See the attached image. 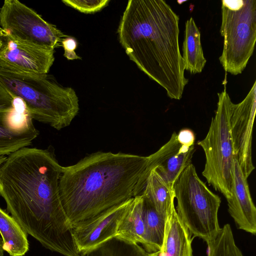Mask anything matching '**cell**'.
<instances>
[{
  "mask_svg": "<svg viewBox=\"0 0 256 256\" xmlns=\"http://www.w3.org/2000/svg\"><path fill=\"white\" fill-rule=\"evenodd\" d=\"M78 44L76 40L72 36H68L62 40V46L64 50V56L68 60L82 59L75 52V50Z\"/></svg>",
  "mask_w": 256,
  "mask_h": 256,
  "instance_id": "obj_24",
  "label": "cell"
},
{
  "mask_svg": "<svg viewBox=\"0 0 256 256\" xmlns=\"http://www.w3.org/2000/svg\"><path fill=\"white\" fill-rule=\"evenodd\" d=\"M4 251L2 240V238H0V256H4Z\"/></svg>",
  "mask_w": 256,
  "mask_h": 256,
  "instance_id": "obj_27",
  "label": "cell"
},
{
  "mask_svg": "<svg viewBox=\"0 0 256 256\" xmlns=\"http://www.w3.org/2000/svg\"><path fill=\"white\" fill-rule=\"evenodd\" d=\"M0 27L22 42L54 49L68 36L44 20L31 8L18 0H5L0 9Z\"/></svg>",
  "mask_w": 256,
  "mask_h": 256,
  "instance_id": "obj_8",
  "label": "cell"
},
{
  "mask_svg": "<svg viewBox=\"0 0 256 256\" xmlns=\"http://www.w3.org/2000/svg\"><path fill=\"white\" fill-rule=\"evenodd\" d=\"M62 170L50 148H22L0 166V196L24 231L46 248L64 256H80L60 199Z\"/></svg>",
  "mask_w": 256,
  "mask_h": 256,
  "instance_id": "obj_1",
  "label": "cell"
},
{
  "mask_svg": "<svg viewBox=\"0 0 256 256\" xmlns=\"http://www.w3.org/2000/svg\"><path fill=\"white\" fill-rule=\"evenodd\" d=\"M14 98V108L0 112V156L28 147L39 134L24 102Z\"/></svg>",
  "mask_w": 256,
  "mask_h": 256,
  "instance_id": "obj_12",
  "label": "cell"
},
{
  "mask_svg": "<svg viewBox=\"0 0 256 256\" xmlns=\"http://www.w3.org/2000/svg\"><path fill=\"white\" fill-rule=\"evenodd\" d=\"M177 140L181 145L190 148L194 145L196 136L192 130L183 128L177 134Z\"/></svg>",
  "mask_w": 256,
  "mask_h": 256,
  "instance_id": "obj_26",
  "label": "cell"
},
{
  "mask_svg": "<svg viewBox=\"0 0 256 256\" xmlns=\"http://www.w3.org/2000/svg\"><path fill=\"white\" fill-rule=\"evenodd\" d=\"M174 190L176 210L190 232L206 244L212 241L221 228L218 220L220 196L201 180L192 164L175 182Z\"/></svg>",
  "mask_w": 256,
  "mask_h": 256,
  "instance_id": "obj_5",
  "label": "cell"
},
{
  "mask_svg": "<svg viewBox=\"0 0 256 256\" xmlns=\"http://www.w3.org/2000/svg\"><path fill=\"white\" fill-rule=\"evenodd\" d=\"M179 20L164 0H130L118 29L130 59L177 100L188 82L180 50Z\"/></svg>",
  "mask_w": 256,
  "mask_h": 256,
  "instance_id": "obj_2",
  "label": "cell"
},
{
  "mask_svg": "<svg viewBox=\"0 0 256 256\" xmlns=\"http://www.w3.org/2000/svg\"><path fill=\"white\" fill-rule=\"evenodd\" d=\"M133 198L72 226L74 242L80 254L116 236L119 224Z\"/></svg>",
  "mask_w": 256,
  "mask_h": 256,
  "instance_id": "obj_11",
  "label": "cell"
},
{
  "mask_svg": "<svg viewBox=\"0 0 256 256\" xmlns=\"http://www.w3.org/2000/svg\"><path fill=\"white\" fill-rule=\"evenodd\" d=\"M192 236L174 208L166 218L161 248L150 256H193Z\"/></svg>",
  "mask_w": 256,
  "mask_h": 256,
  "instance_id": "obj_15",
  "label": "cell"
},
{
  "mask_svg": "<svg viewBox=\"0 0 256 256\" xmlns=\"http://www.w3.org/2000/svg\"><path fill=\"white\" fill-rule=\"evenodd\" d=\"M182 50L185 70L193 74L200 73L206 60L202 46L200 32L192 17L186 22Z\"/></svg>",
  "mask_w": 256,
  "mask_h": 256,
  "instance_id": "obj_18",
  "label": "cell"
},
{
  "mask_svg": "<svg viewBox=\"0 0 256 256\" xmlns=\"http://www.w3.org/2000/svg\"><path fill=\"white\" fill-rule=\"evenodd\" d=\"M6 156H0V166L4 163V162L6 160Z\"/></svg>",
  "mask_w": 256,
  "mask_h": 256,
  "instance_id": "obj_28",
  "label": "cell"
},
{
  "mask_svg": "<svg viewBox=\"0 0 256 256\" xmlns=\"http://www.w3.org/2000/svg\"><path fill=\"white\" fill-rule=\"evenodd\" d=\"M0 234L3 248L11 256H22L29 249L26 233L12 216L0 207Z\"/></svg>",
  "mask_w": 256,
  "mask_h": 256,
  "instance_id": "obj_19",
  "label": "cell"
},
{
  "mask_svg": "<svg viewBox=\"0 0 256 256\" xmlns=\"http://www.w3.org/2000/svg\"><path fill=\"white\" fill-rule=\"evenodd\" d=\"M144 197V214L147 242L144 250L148 254H153L161 248L166 219L156 211L148 199Z\"/></svg>",
  "mask_w": 256,
  "mask_h": 256,
  "instance_id": "obj_20",
  "label": "cell"
},
{
  "mask_svg": "<svg viewBox=\"0 0 256 256\" xmlns=\"http://www.w3.org/2000/svg\"><path fill=\"white\" fill-rule=\"evenodd\" d=\"M196 151L194 146L190 148L181 145L174 132L170 140L154 153L148 156L147 168L140 182V190L142 192L150 172L154 169L162 178L174 187L184 170L192 164Z\"/></svg>",
  "mask_w": 256,
  "mask_h": 256,
  "instance_id": "obj_13",
  "label": "cell"
},
{
  "mask_svg": "<svg viewBox=\"0 0 256 256\" xmlns=\"http://www.w3.org/2000/svg\"><path fill=\"white\" fill-rule=\"evenodd\" d=\"M15 106V98L0 84V112L12 110Z\"/></svg>",
  "mask_w": 256,
  "mask_h": 256,
  "instance_id": "obj_25",
  "label": "cell"
},
{
  "mask_svg": "<svg viewBox=\"0 0 256 256\" xmlns=\"http://www.w3.org/2000/svg\"><path fill=\"white\" fill-rule=\"evenodd\" d=\"M0 84L22 100L33 120L57 130L68 126L78 112L74 90L60 86L47 74L0 70Z\"/></svg>",
  "mask_w": 256,
  "mask_h": 256,
  "instance_id": "obj_4",
  "label": "cell"
},
{
  "mask_svg": "<svg viewBox=\"0 0 256 256\" xmlns=\"http://www.w3.org/2000/svg\"><path fill=\"white\" fill-rule=\"evenodd\" d=\"M141 194L148 199L156 211L166 219L176 208L174 187L169 185L154 169L148 174Z\"/></svg>",
  "mask_w": 256,
  "mask_h": 256,
  "instance_id": "obj_17",
  "label": "cell"
},
{
  "mask_svg": "<svg viewBox=\"0 0 256 256\" xmlns=\"http://www.w3.org/2000/svg\"><path fill=\"white\" fill-rule=\"evenodd\" d=\"M54 49L15 38L0 27V70L47 74L54 60Z\"/></svg>",
  "mask_w": 256,
  "mask_h": 256,
  "instance_id": "obj_9",
  "label": "cell"
},
{
  "mask_svg": "<svg viewBox=\"0 0 256 256\" xmlns=\"http://www.w3.org/2000/svg\"><path fill=\"white\" fill-rule=\"evenodd\" d=\"M228 212L238 228L252 234L256 233V208L247 178L236 158L234 160L230 196L226 199Z\"/></svg>",
  "mask_w": 256,
  "mask_h": 256,
  "instance_id": "obj_14",
  "label": "cell"
},
{
  "mask_svg": "<svg viewBox=\"0 0 256 256\" xmlns=\"http://www.w3.org/2000/svg\"><path fill=\"white\" fill-rule=\"evenodd\" d=\"M66 5L84 14L100 11L110 2L109 0H62Z\"/></svg>",
  "mask_w": 256,
  "mask_h": 256,
  "instance_id": "obj_23",
  "label": "cell"
},
{
  "mask_svg": "<svg viewBox=\"0 0 256 256\" xmlns=\"http://www.w3.org/2000/svg\"><path fill=\"white\" fill-rule=\"evenodd\" d=\"M148 157L98 152L63 166L62 203L72 227L139 194Z\"/></svg>",
  "mask_w": 256,
  "mask_h": 256,
  "instance_id": "obj_3",
  "label": "cell"
},
{
  "mask_svg": "<svg viewBox=\"0 0 256 256\" xmlns=\"http://www.w3.org/2000/svg\"><path fill=\"white\" fill-rule=\"evenodd\" d=\"M207 246L208 256H244L235 242L228 224L221 228L216 236Z\"/></svg>",
  "mask_w": 256,
  "mask_h": 256,
  "instance_id": "obj_22",
  "label": "cell"
},
{
  "mask_svg": "<svg viewBox=\"0 0 256 256\" xmlns=\"http://www.w3.org/2000/svg\"><path fill=\"white\" fill-rule=\"evenodd\" d=\"M136 244H141L144 249L147 244L144 214V197H134L122 218L116 236Z\"/></svg>",
  "mask_w": 256,
  "mask_h": 256,
  "instance_id": "obj_16",
  "label": "cell"
},
{
  "mask_svg": "<svg viewBox=\"0 0 256 256\" xmlns=\"http://www.w3.org/2000/svg\"><path fill=\"white\" fill-rule=\"evenodd\" d=\"M218 95L216 110L208 132L198 144L202 148L206 156L202 176L210 185L228 199L230 196L235 158L229 124L231 99L226 89Z\"/></svg>",
  "mask_w": 256,
  "mask_h": 256,
  "instance_id": "obj_7",
  "label": "cell"
},
{
  "mask_svg": "<svg viewBox=\"0 0 256 256\" xmlns=\"http://www.w3.org/2000/svg\"><path fill=\"white\" fill-rule=\"evenodd\" d=\"M138 244L114 236L97 246L81 253L80 256H150Z\"/></svg>",
  "mask_w": 256,
  "mask_h": 256,
  "instance_id": "obj_21",
  "label": "cell"
},
{
  "mask_svg": "<svg viewBox=\"0 0 256 256\" xmlns=\"http://www.w3.org/2000/svg\"><path fill=\"white\" fill-rule=\"evenodd\" d=\"M220 33L224 38L219 58L224 70L242 72L252 55L256 40V0L222 1Z\"/></svg>",
  "mask_w": 256,
  "mask_h": 256,
  "instance_id": "obj_6",
  "label": "cell"
},
{
  "mask_svg": "<svg viewBox=\"0 0 256 256\" xmlns=\"http://www.w3.org/2000/svg\"><path fill=\"white\" fill-rule=\"evenodd\" d=\"M256 108V82L240 103L229 104V124L234 157L246 178L255 168L252 160V138Z\"/></svg>",
  "mask_w": 256,
  "mask_h": 256,
  "instance_id": "obj_10",
  "label": "cell"
}]
</instances>
